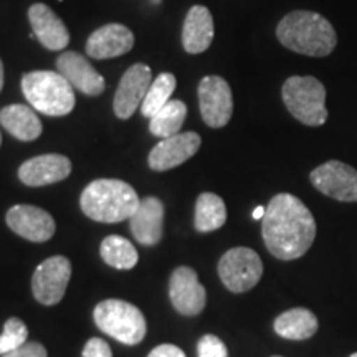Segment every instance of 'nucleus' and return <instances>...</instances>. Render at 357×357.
Returning <instances> with one entry per match:
<instances>
[{"instance_id": "20e7f679", "label": "nucleus", "mask_w": 357, "mask_h": 357, "mask_svg": "<svg viewBox=\"0 0 357 357\" xmlns=\"http://www.w3.org/2000/svg\"><path fill=\"white\" fill-rule=\"evenodd\" d=\"M73 89L68 79L61 77L58 71H30L22 77V91L26 101L38 113L53 116V118L73 111L75 102H77Z\"/></svg>"}, {"instance_id": "bb28decb", "label": "nucleus", "mask_w": 357, "mask_h": 357, "mask_svg": "<svg viewBox=\"0 0 357 357\" xmlns=\"http://www.w3.org/2000/svg\"><path fill=\"white\" fill-rule=\"evenodd\" d=\"M26 337H29V329L24 321L19 318H8L3 326V333L0 334V356L19 349L26 342Z\"/></svg>"}, {"instance_id": "412c9836", "label": "nucleus", "mask_w": 357, "mask_h": 357, "mask_svg": "<svg viewBox=\"0 0 357 357\" xmlns=\"http://www.w3.org/2000/svg\"><path fill=\"white\" fill-rule=\"evenodd\" d=\"M0 124L19 141H35L42 134V121L30 106L10 105L0 109Z\"/></svg>"}, {"instance_id": "ddd939ff", "label": "nucleus", "mask_w": 357, "mask_h": 357, "mask_svg": "<svg viewBox=\"0 0 357 357\" xmlns=\"http://www.w3.org/2000/svg\"><path fill=\"white\" fill-rule=\"evenodd\" d=\"M6 220L10 230L30 242L42 243L55 235L56 225L53 217L35 205H13L12 208H8Z\"/></svg>"}, {"instance_id": "e433bc0d", "label": "nucleus", "mask_w": 357, "mask_h": 357, "mask_svg": "<svg viewBox=\"0 0 357 357\" xmlns=\"http://www.w3.org/2000/svg\"><path fill=\"white\" fill-rule=\"evenodd\" d=\"M271 357H281V356H271Z\"/></svg>"}, {"instance_id": "f257e3e1", "label": "nucleus", "mask_w": 357, "mask_h": 357, "mask_svg": "<svg viewBox=\"0 0 357 357\" xmlns=\"http://www.w3.org/2000/svg\"><path fill=\"white\" fill-rule=\"evenodd\" d=\"M261 235L268 252L278 260H296L316 238V220L310 208L291 194H278L261 218Z\"/></svg>"}, {"instance_id": "a211bd4d", "label": "nucleus", "mask_w": 357, "mask_h": 357, "mask_svg": "<svg viewBox=\"0 0 357 357\" xmlns=\"http://www.w3.org/2000/svg\"><path fill=\"white\" fill-rule=\"evenodd\" d=\"M134 45V35L121 24H108L89 35L86 42L88 55L95 60H106L128 53Z\"/></svg>"}, {"instance_id": "cd10ccee", "label": "nucleus", "mask_w": 357, "mask_h": 357, "mask_svg": "<svg viewBox=\"0 0 357 357\" xmlns=\"http://www.w3.org/2000/svg\"><path fill=\"white\" fill-rule=\"evenodd\" d=\"M199 357H227L229 351L227 346L223 344L220 337L213 336V334H205L204 337H200L197 344Z\"/></svg>"}, {"instance_id": "2f4dec72", "label": "nucleus", "mask_w": 357, "mask_h": 357, "mask_svg": "<svg viewBox=\"0 0 357 357\" xmlns=\"http://www.w3.org/2000/svg\"><path fill=\"white\" fill-rule=\"evenodd\" d=\"M265 212H266V208L260 205V207H257L255 211H253V218H255V220H260V218L265 217Z\"/></svg>"}, {"instance_id": "7c9ffc66", "label": "nucleus", "mask_w": 357, "mask_h": 357, "mask_svg": "<svg viewBox=\"0 0 357 357\" xmlns=\"http://www.w3.org/2000/svg\"><path fill=\"white\" fill-rule=\"evenodd\" d=\"M147 357H185V352L174 344H160L154 347Z\"/></svg>"}, {"instance_id": "6e6552de", "label": "nucleus", "mask_w": 357, "mask_h": 357, "mask_svg": "<svg viewBox=\"0 0 357 357\" xmlns=\"http://www.w3.org/2000/svg\"><path fill=\"white\" fill-rule=\"evenodd\" d=\"M71 278V263L68 258L56 255L42 261L32 278L35 300L45 306H55L63 300Z\"/></svg>"}, {"instance_id": "c756f323", "label": "nucleus", "mask_w": 357, "mask_h": 357, "mask_svg": "<svg viewBox=\"0 0 357 357\" xmlns=\"http://www.w3.org/2000/svg\"><path fill=\"white\" fill-rule=\"evenodd\" d=\"M2 357H48L47 349L40 344V342H25L19 349L8 352V354Z\"/></svg>"}, {"instance_id": "f8f14e48", "label": "nucleus", "mask_w": 357, "mask_h": 357, "mask_svg": "<svg viewBox=\"0 0 357 357\" xmlns=\"http://www.w3.org/2000/svg\"><path fill=\"white\" fill-rule=\"evenodd\" d=\"M153 83L151 68L144 63H136L123 75L116 89L113 108L119 119H128L136 113Z\"/></svg>"}, {"instance_id": "72a5a7b5", "label": "nucleus", "mask_w": 357, "mask_h": 357, "mask_svg": "<svg viewBox=\"0 0 357 357\" xmlns=\"http://www.w3.org/2000/svg\"><path fill=\"white\" fill-rule=\"evenodd\" d=\"M153 3H160V0H153Z\"/></svg>"}, {"instance_id": "f03ea898", "label": "nucleus", "mask_w": 357, "mask_h": 357, "mask_svg": "<svg viewBox=\"0 0 357 357\" xmlns=\"http://www.w3.org/2000/svg\"><path fill=\"white\" fill-rule=\"evenodd\" d=\"M276 37L288 50L307 56H328L337 45L334 26L323 15L296 10L283 17L276 26Z\"/></svg>"}, {"instance_id": "c9c22d12", "label": "nucleus", "mask_w": 357, "mask_h": 357, "mask_svg": "<svg viewBox=\"0 0 357 357\" xmlns=\"http://www.w3.org/2000/svg\"><path fill=\"white\" fill-rule=\"evenodd\" d=\"M351 357H357V352H354V354H352Z\"/></svg>"}, {"instance_id": "4be33fe9", "label": "nucleus", "mask_w": 357, "mask_h": 357, "mask_svg": "<svg viewBox=\"0 0 357 357\" xmlns=\"http://www.w3.org/2000/svg\"><path fill=\"white\" fill-rule=\"evenodd\" d=\"M275 331L278 336L289 341H305L318 331V318L306 307H293V310L281 312L275 319Z\"/></svg>"}, {"instance_id": "f3484780", "label": "nucleus", "mask_w": 357, "mask_h": 357, "mask_svg": "<svg viewBox=\"0 0 357 357\" xmlns=\"http://www.w3.org/2000/svg\"><path fill=\"white\" fill-rule=\"evenodd\" d=\"M29 20L32 25L33 35L48 50H63L70 43V33L63 20L45 3H33L29 8Z\"/></svg>"}, {"instance_id": "9b49d317", "label": "nucleus", "mask_w": 357, "mask_h": 357, "mask_svg": "<svg viewBox=\"0 0 357 357\" xmlns=\"http://www.w3.org/2000/svg\"><path fill=\"white\" fill-rule=\"evenodd\" d=\"M169 296L176 311L184 316H197L207 303V291L200 284L197 271L189 266H178L169 281Z\"/></svg>"}, {"instance_id": "393cba45", "label": "nucleus", "mask_w": 357, "mask_h": 357, "mask_svg": "<svg viewBox=\"0 0 357 357\" xmlns=\"http://www.w3.org/2000/svg\"><path fill=\"white\" fill-rule=\"evenodd\" d=\"M101 258L116 270H131L137 263V252L129 240L119 235H109L101 242Z\"/></svg>"}, {"instance_id": "39448f33", "label": "nucleus", "mask_w": 357, "mask_h": 357, "mask_svg": "<svg viewBox=\"0 0 357 357\" xmlns=\"http://www.w3.org/2000/svg\"><path fill=\"white\" fill-rule=\"evenodd\" d=\"M287 109L306 126H323L328 119L326 88L314 77H291L281 89Z\"/></svg>"}, {"instance_id": "5701e85b", "label": "nucleus", "mask_w": 357, "mask_h": 357, "mask_svg": "<svg viewBox=\"0 0 357 357\" xmlns=\"http://www.w3.org/2000/svg\"><path fill=\"white\" fill-rule=\"evenodd\" d=\"M227 222L225 202L212 192H204L195 204V229L202 234L222 229Z\"/></svg>"}, {"instance_id": "c85d7f7f", "label": "nucleus", "mask_w": 357, "mask_h": 357, "mask_svg": "<svg viewBox=\"0 0 357 357\" xmlns=\"http://www.w3.org/2000/svg\"><path fill=\"white\" fill-rule=\"evenodd\" d=\"M83 357H113L108 342L100 337H93L84 344Z\"/></svg>"}, {"instance_id": "7ed1b4c3", "label": "nucleus", "mask_w": 357, "mask_h": 357, "mask_svg": "<svg viewBox=\"0 0 357 357\" xmlns=\"http://www.w3.org/2000/svg\"><path fill=\"white\" fill-rule=\"evenodd\" d=\"M137 192L118 178H98L84 187L79 197L82 211L91 220L118 223L132 217L139 207Z\"/></svg>"}, {"instance_id": "4468645a", "label": "nucleus", "mask_w": 357, "mask_h": 357, "mask_svg": "<svg viewBox=\"0 0 357 357\" xmlns=\"http://www.w3.org/2000/svg\"><path fill=\"white\" fill-rule=\"evenodd\" d=\"M200 144H202V139L197 132L174 134L153 147L147 162L153 171H169L189 160L200 149Z\"/></svg>"}, {"instance_id": "0eeeda50", "label": "nucleus", "mask_w": 357, "mask_h": 357, "mask_svg": "<svg viewBox=\"0 0 357 357\" xmlns=\"http://www.w3.org/2000/svg\"><path fill=\"white\" fill-rule=\"evenodd\" d=\"M261 275V258L252 248H231L218 261V276L231 293L250 291L253 287H257Z\"/></svg>"}, {"instance_id": "1a4fd4ad", "label": "nucleus", "mask_w": 357, "mask_h": 357, "mask_svg": "<svg viewBox=\"0 0 357 357\" xmlns=\"http://www.w3.org/2000/svg\"><path fill=\"white\" fill-rule=\"evenodd\" d=\"M311 184L326 197L357 202V171L341 160H328L311 172Z\"/></svg>"}, {"instance_id": "dca6fc26", "label": "nucleus", "mask_w": 357, "mask_h": 357, "mask_svg": "<svg viewBox=\"0 0 357 357\" xmlns=\"http://www.w3.org/2000/svg\"><path fill=\"white\" fill-rule=\"evenodd\" d=\"M71 174V160L61 154H43L25 160L19 178L25 185L43 187L65 181Z\"/></svg>"}, {"instance_id": "423d86ee", "label": "nucleus", "mask_w": 357, "mask_h": 357, "mask_svg": "<svg viewBox=\"0 0 357 357\" xmlns=\"http://www.w3.org/2000/svg\"><path fill=\"white\" fill-rule=\"evenodd\" d=\"M93 318L98 328L123 344H139L144 339L147 326L141 310L128 301L106 300L96 305Z\"/></svg>"}, {"instance_id": "6ab92c4d", "label": "nucleus", "mask_w": 357, "mask_h": 357, "mask_svg": "<svg viewBox=\"0 0 357 357\" xmlns=\"http://www.w3.org/2000/svg\"><path fill=\"white\" fill-rule=\"evenodd\" d=\"M129 227L139 243L147 247L159 243L164 230V204L155 197L142 199L137 211L129 218Z\"/></svg>"}, {"instance_id": "9d476101", "label": "nucleus", "mask_w": 357, "mask_h": 357, "mask_svg": "<svg viewBox=\"0 0 357 357\" xmlns=\"http://www.w3.org/2000/svg\"><path fill=\"white\" fill-rule=\"evenodd\" d=\"M199 105L204 123L211 128L229 124L234 113L230 84L220 77H205L199 84Z\"/></svg>"}, {"instance_id": "a878e982", "label": "nucleus", "mask_w": 357, "mask_h": 357, "mask_svg": "<svg viewBox=\"0 0 357 357\" xmlns=\"http://www.w3.org/2000/svg\"><path fill=\"white\" fill-rule=\"evenodd\" d=\"M176 84V77L172 73H160L158 78H154V82L151 83L149 91H147L144 101L141 105L142 116L151 119L159 109H162L171 101Z\"/></svg>"}, {"instance_id": "f704fd0d", "label": "nucleus", "mask_w": 357, "mask_h": 357, "mask_svg": "<svg viewBox=\"0 0 357 357\" xmlns=\"http://www.w3.org/2000/svg\"><path fill=\"white\" fill-rule=\"evenodd\" d=\"M0 144H2V134H0Z\"/></svg>"}, {"instance_id": "2eb2a0df", "label": "nucleus", "mask_w": 357, "mask_h": 357, "mask_svg": "<svg viewBox=\"0 0 357 357\" xmlns=\"http://www.w3.org/2000/svg\"><path fill=\"white\" fill-rule=\"evenodd\" d=\"M56 70L78 91L88 96H98L105 91V78L93 65L77 52H65L56 58Z\"/></svg>"}, {"instance_id": "473e14b6", "label": "nucleus", "mask_w": 357, "mask_h": 357, "mask_svg": "<svg viewBox=\"0 0 357 357\" xmlns=\"http://www.w3.org/2000/svg\"><path fill=\"white\" fill-rule=\"evenodd\" d=\"M3 88V65H2V60H0V91H2Z\"/></svg>"}, {"instance_id": "aec40b11", "label": "nucleus", "mask_w": 357, "mask_h": 357, "mask_svg": "<svg viewBox=\"0 0 357 357\" xmlns=\"http://www.w3.org/2000/svg\"><path fill=\"white\" fill-rule=\"evenodd\" d=\"M213 40V19L207 7L194 6L187 12L182 29V45L190 55L207 50Z\"/></svg>"}, {"instance_id": "b1692460", "label": "nucleus", "mask_w": 357, "mask_h": 357, "mask_svg": "<svg viewBox=\"0 0 357 357\" xmlns=\"http://www.w3.org/2000/svg\"><path fill=\"white\" fill-rule=\"evenodd\" d=\"M187 118V106L185 102L181 100H171L164 106L162 109H159L149 121V131L154 136L160 137V139H166L174 134H178L182 124H184Z\"/></svg>"}]
</instances>
